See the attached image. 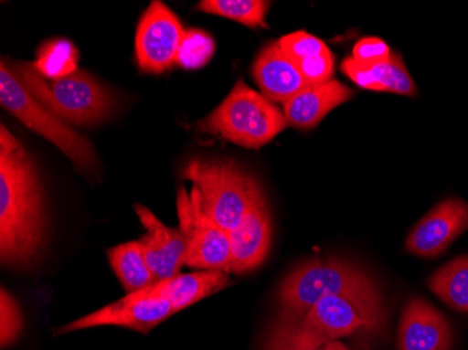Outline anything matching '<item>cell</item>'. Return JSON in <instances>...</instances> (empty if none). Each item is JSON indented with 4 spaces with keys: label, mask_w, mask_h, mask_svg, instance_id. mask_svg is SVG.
Masks as SVG:
<instances>
[{
    "label": "cell",
    "mask_w": 468,
    "mask_h": 350,
    "mask_svg": "<svg viewBox=\"0 0 468 350\" xmlns=\"http://www.w3.org/2000/svg\"><path fill=\"white\" fill-rule=\"evenodd\" d=\"M36 68L55 80L72 75L76 72L75 49L68 42H52L49 48L44 49V55L39 57Z\"/></svg>",
    "instance_id": "cell-23"
},
{
    "label": "cell",
    "mask_w": 468,
    "mask_h": 350,
    "mask_svg": "<svg viewBox=\"0 0 468 350\" xmlns=\"http://www.w3.org/2000/svg\"><path fill=\"white\" fill-rule=\"evenodd\" d=\"M252 76L268 100L282 104L309 86L278 41L271 42L260 52L252 67Z\"/></svg>",
    "instance_id": "cell-17"
},
{
    "label": "cell",
    "mask_w": 468,
    "mask_h": 350,
    "mask_svg": "<svg viewBox=\"0 0 468 350\" xmlns=\"http://www.w3.org/2000/svg\"><path fill=\"white\" fill-rule=\"evenodd\" d=\"M428 288L452 309L468 313V255L436 270L428 281Z\"/></svg>",
    "instance_id": "cell-20"
},
{
    "label": "cell",
    "mask_w": 468,
    "mask_h": 350,
    "mask_svg": "<svg viewBox=\"0 0 468 350\" xmlns=\"http://www.w3.org/2000/svg\"><path fill=\"white\" fill-rule=\"evenodd\" d=\"M0 102L28 129L65 153L76 167L88 168L97 162L90 142L42 105L5 60L0 63Z\"/></svg>",
    "instance_id": "cell-7"
},
{
    "label": "cell",
    "mask_w": 468,
    "mask_h": 350,
    "mask_svg": "<svg viewBox=\"0 0 468 350\" xmlns=\"http://www.w3.org/2000/svg\"><path fill=\"white\" fill-rule=\"evenodd\" d=\"M328 296H352L380 300L378 288L367 272L338 260H312L292 270L280 299L283 321H301L320 300Z\"/></svg>",
    "instance_id": "cell-2"
},
{
    "label": "cell",
    "mask_w": 468,
    "mask_h": 350,
    "mask_svg": "<svg viewBox=\"0 0 468 350\" xmlns=\"http://www.w3.org/2000/svg\"><path fill=\"white\" fill-rule=\"evenodd\" d=\"M278 46L296 65L309 86L333 80L334 57L323 39L306 31H294L278 39Z\"/></svg>",
    "instance_id": "cell-18"
},
{
    "label": "cell",
    "mask_w": 468,
    "mask_h": 350,
    "mask_svg": "<svg viewBox=\"0 0 468 350\" xmlns=\"http://www.w3.org/2000/svg\"><path fill=\"white\" fill-rule=\"evenodd\" d=\"M467 228V202L457 198L446 199L423 216L410 231L406 239L407 251L417 257H439Z\"/></svg>",
    "instance_id": "cell-11"
},
{
    "label": "cell",
    "mask_w": 468,
    "mask_h": 350,
    "mask_svg": "<svg viewBox=\"0 0 468 350\" xmlns=\"http://www.w3.org/2000/svg\"><path fill=\"white\" fill-rule=\"evenodd\" d=\"M452 344L449 321L425 300L410 299L399 320L397 350H451Z\"/></svg>",
    "instance_id": "cell-14"
},
{
    "label": "cell",
    "mask_w": 468,
    "mask_h": 350,
    "mask_svg": "<svg viewBox=\"0 0 468 350\" xmlns=\"http://www.w3.org/2000/svg\"><path fill=\"white\" fill-rule=\"evenodd\" d=\"M23 331V315L20 305L12 294L2 288L0 293V344L2 347L10 346L17 341Z\"/></svg>",
    "instance_id": "cell-25"
},
{
    "label": "cell",
    "mask_w": 468,
    "mask_h": 350,
    "mask_svg": "<svg viewBox=\"0 0 468 350\" xmlns=\"http://www.w3.org/2000/svg\"><path fill=\"white\" fill-rule=\"evenodd\" d=\"M354 97L351 87L339 80L307 86L283 104V115L288 125L297 129H312L335 110Z\"/></svg>",
    "instance_id": "cell-16"
},
{
    "label": "cell",
    "mask_w": 468,
    "mask_h": 350,
    "mask_svg": "<svg viewBox=\"0 0 468 350\" xmlns=\"http://www.w3.org/2000/svg\"><path fill=\"white\" fill-rule=\"evenodd\" d=\"M44 241V201L34 163L23 146L0 153V260L9 267L30 265Z\"/></svg>",
    "instance_id": "cell-1"
},
{
    "label": "cell",
    "mask_w": 468,
    "mask_h": 350,
    "mask_svg": "<svg viewBox=\"0 0 468 350\" xmlns=\"http://www.w3.org/2000/svg\"><path fill=\"white\" fill-rule=\"evenodd\" d=\"M12 69L27 90L62 121L94 125L112 111V94L88 72L76 70L49 83L42 78L36 63H13Z\"/></svg>",
    "instance_id": "cell-5"
},
{
    "label": "cell",
    "mask_w": 468,
    "mask_h": 350,
    "mask_svg": "<svg viewBox=\"0 0 468 350\" xmlns=\"http://www.w3.org/2000/svg\"><path fill=\"white\" fill-rule=\"evenodd\" d=\"M176 313L177 312L173 309L172 304L165 300H133L125 296L91 314L84 315L62 326L57 334L75 333V331L90 330L96 326L107 325L121 326V328L147 334Z\"/></svg>",
    "instance_id": "cell-10"
},
{
    "label": "cell",
    "mask_w": 468,
    "mask_h": 350,
    "mask_svg": "<svg viewBox=\"0 0 468 350\" xmlns=\"http://www.w3.org/2000/svg\"><path fill=\"white\" fill-rule=\"evenodd\" d=\"M381 300L352 296H328L297 323L280 320L273 331L292 344L309 349L357 333H378L385 325Z\"/></svg>",
    "instance_id": "cell-3"
},
{
    "label": "cell",
    "mask_w": 468,
    "mask_h": 350,
    "mask_svg": "<svg viewBox=\"0 0 468 350\" xmlns=\"http://www.w3.org/2000/svg\"><path fill=\"white\" fill-rule=\"evenodd\" d=\"M270 6L271 2L265 0H202L197 9L238 21L250 28H268L265 16Z\"/></svg>",
    "instance_id": "cell-21"
},
{
    "label": "cell",
    "mask_w": 468,
    "mask_h": 350,
    "mask_svg": "<svg viewBox=\"0 0 468 350\" xmlns=\"http://www.w3.org/2000/svg\"><path fill=\"white\" fill-rule=\"evenodd\" d=\"M183 177L198 189L207 215L229 233L240 225L261 191L257 181L233 160H189Z\"/></svg>",
    "instance_id": "cell-6"
},
{
    "label": "cell",
    "mask_w": 468,
    "mask_h": 350,
    "mask_svg": "<svg viewBox=\"0 0 468 350\" xmlns=\"http://www.w3.org/2000/svg\"><path fill=\"white\" fill-rule=\"evenodd\" d=\"M21 146L20 142L7 131L6 126L0 129V153H12Z\"/></svg>",
    "instance_id": "cell-29"
},
{
    "label": "cell",
    "mask_w": 468,
    "mask_h": 350,
    "mask_svg": "<svg viewBox=\"0 0 468 350\" xmlns=\"http://www.w3.org/2000/svg\"><path fill=\"white\" fill-rule=\"evenodd\" d=\"M324 350H351L339 341H331L324 345Z\"/></svg>",
    "instance_id": "cell-30"
},
{
    "label": "cell",
    "mask_w": 468,
    "mask_h": 350,
    "mask_svg": "<svg viewBox=\"0 0 468 350\" xmlns=\"http://www.w3.org/2000/svg\"><path fill=\"white\" fill-rule=\"evenodd\" d=\"M265 350H324V346L317 347V349L297 346V345L292 344L289 339H286L285 336L281 335L276 331H272L270 338H268Z\"/></svg>",
    "instance_id": "cell-28"
},
{
    "label": "cell",
    "mask_w": 468,
    "mask_h": 350,
    "mask_svg": "<svg viewBox=\"0 0 468 350\" xmlns=\"http://www.w3.org/2000/svg\"><path fill=\"white\" fill-rule=\"evenodd\" d=\"M381 93H393L399 96L415 97L417 86L410 76L401 55L391 52L390 59L385 67V76L381 81Z\"/></svg>",
    "instance_id": "cell-24"
},
{
    "label": "cell",
    "mask_w": 468,
    "mask_h": 350,
    "mask_svg": "<svg viewBox=\"0 0 468 350\" xmlns=\"http://www.w3.org/2000/svg\"><path fill=\"white\" fill-rule=\"evenodd\" d=\"M230 283L229 273L223 270H198L193 273H178L173 278L154 281L142 291L126 294V297L133 300H165L178 313L228 288Z\"/></svg>",
    "instance_id": "cell-15"
},
{
    "label": "cell",
    "mask_w": 468,
    "mask_h": 350,
    "mask_svg": "<svg viewBox=\"0 0 468 350\" xmlns=\"http://www.w3.org/2000/svg\"><path fill=\"white\" fill-rule=\"evenodd\" d=\"M178 228L186 239V265L230 273V233L207 215L198 189L181 186L177 194Z\"/></svg>",
    "instance_id": "cell-8"
},
{
    "label": "cell",
    "mask_w": 468,
    "mask_h": 350,
    "mask_svg": "<svg viewBox=\"0 0 468 350\" xmlns=\"http://www.w3.org/2000/svg\"><path fill=\"white\" fill-rule=\"evenodd\" d=\"M286 126L288 122L280 108L243 80H239L218 108L199 122L202 133L246 149L265 146Z\"/></svg>",
    "instance_id": "cell-4"
},
{
    "label": "cell",
    "mask_w": 468,
    "mask_h": 350,
    "mask_svg": "<svg viewBox=\"0 0 468 350\" xmlns=\"http://www.w3.org/2000/svg\"><path fill=\"white\" fill-rule=\"evenodd\" d=\"M136 213L147 233L139 239L147 265L156 281L178 275L186 262V239L180 228L163 225L154 212L136 205Z\"/></svg>",
    "instance_id": "cell-13"
},
{
    "label": "cell",
    "mask_w": 468,
    "mask_h": 350,
    "mask_svg": "<svg viewBox=\"0 0 468 350\" xmlns=\"http://www.w3.org/2000/svg\"><path fill=\"white\" fill-rule=\"evenodd\" d=\"M386 63L365 65V63L357 62L352 57H346L343 60L341 69H343L344 75L348 76L354 83L365 90L381 91V81L385 76Z\"/></svg>",
    "instance_id": "cell-26"
},
{
    "label": "cell",
    "mask_w": 468,
    "mask_h": 350,
    "mask_svg": "<svg viewBox=\"0 0 468 350\" xmlns=\"http://www.w3.org/2000/svg\"><path fill=\"white\" fill-rule=\"evenodd\" d=\"M186 30L177 16L160 0L152 2L136 30L135 54L144 72H165L177 62Z\"/></svg>",
    "instance_id": "cell-9"
},
{
    "label": "cell",
    "mask_w": 468,
    "mask_h": 350,
    "mask_svg": "<svg viewBox=\"0 0 468 350\" xmlns=\"http://www.w3.org/2000/svg\"><path fill=\"white\" fill-rule=\"evenodd\" d=\"M110 265L128 293H135L156 281L147 265L139 239L109 249Z\"/></svg>",
    "instance_id": "cell-19"
},
{
    "label": "cell",
    "mask_w": 468,
    "mask_h": 350,
    "mask_svg": "<svg viewBox=\"0 0 468 350\" xmlns=\"http://www.w3.org/2000/svg\"><path fill=\"white\" fill-rule=\"evenodd\" d=\"M271 215L260 191L240 225L230 231V273L251 272L264 262L271 246Z\"/></svg>",
    "instance_id": "cell-12"
},
{
    "label": "cell",
    "mask_w": 468,
    "mask_h": 350,
    "mask_svg": "<svg viewBox=\"0 0 468 350\" xmlns=\"http://www.w3.org/2000/svg\"><path fill=\"white\" fill-rule=\"evenodd\" d=\"M214 51L212 37L201 30H188L181 42L176 63L184 69H198L209 62Z\"/></svg>",
    "instance_id": "cell-22"
},
{
    "label": "cell",
    "mask_w": 468,
    "mask_h": 350,
    "mask_svg": "<svg viewBox=\"0 0 468 350\" xmlns=\"http://www.w3.org/2000/svg\"><path fill=\"white\" fill-rule=\"evenodd\" d=\"M391 57L390 47L378 37H365L355 44L352 58L365 65H381Z\"/></svg>",
    "instance_id": "cell-27"
}]
</instances>
